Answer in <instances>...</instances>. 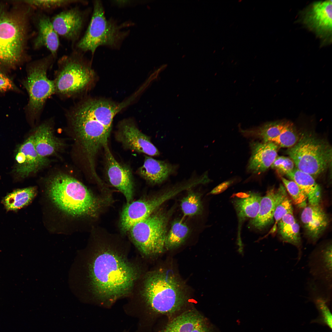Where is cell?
Masks as SVG:
<instances>
[{"label":"cell","instance_id":"6da1fadb","mask_svg":"<svg viewBox=\"0 0 332 332\" xmlns=\"http://www.w3.org/2000/svg\"><path fill=\"white\" fill-rule=\"evenodd\" d=\"M95 236L76 257L71 286L82 300L110 307L129 295L144 272L138 257H130L126 240L103 232Z\"/></svg>","mask_w":332,"mask_h":332},{"label":"cell","instance_id":"7a4b0ae2","mask_svg":"<svg viewBox=\"0 0 332 332\" xmlns=\"http://www.w3.org/2000/svg\"><path fill=\"white\" fill-rule=\"evenodd\" d=\"M124 310L138 320V332H153L160 319H169L193 307L173 273L159 270L144 273L127 297Z\"/></svg>","mask_w":332,"mask_h":332},{"label":"cell","instance_id":"3957f363","mask_svg":"<svg viewBox=\"0 0 332 332\" xmlns=\"http://www.w3.org/2000/svg\"><path fill=\"white\" fill-rule=\"evenodd\" d=\"M34 9L22 1L0 3V71L5 73L30 59L27 45Z\"/></svg>","mask_w":332,"mask_h":332},{"label":"cell","instance_id":"277c9868","mask_svg":"<svg viewBox=\"0 0 332 332\" xmlns=\"http://www.w3.org/2000/svg\"><path fill=\"white\" fill-rule=\"evenodd\" d=\"M46 187L53 204L73 217L96 218L111 201L109 196L94 194L82 183L64 173H57L50 177Z\"/></svg>","mask_w":332,"mask_h":332},{"label":"cell","instance_id":"5b68a950","mask_svg":"<svg viewBox=\"0 0 332 332\" xmlns=\"http://www.w3.org/2000/svg\"><path fill=\"white\" fill-rule=\"evenodd\" d=\"M53 80L55 94L61 99L81 98L92 87L96 74L90 62L77 49L57 61Z\"/></svg>","mask_w":332,"mask_h":332},{"label":"cell","instance_id":"8992f818","mask_svg":"<svg viewBox=\"0 0 332 332\" xmlns=\"http://www.w3.org/2000/svg\"><path fill=\"white\" fill-rule=\"evenodd\" d=\"M55 59L50 54L30 62L27 66V76L22 84L29 97L26 115L32 122L39 119L47 101L55 94L53 81L48 77L47 73Z\"/></svg>","mask_w":332,"mask_h":332},{"label":"cell","instance_id":"52a82bcc","mask_svg":"<svg viewBox=\"0 0 332 332\" xmlns=\"http://www.w3.org/2000/svg\"><path fill=\"white\" fill-rule=\"evenodd\" d=\"M170 214V212L157 210L128 231L131 241L142 257L154 256L164 251Z\"/></svg>","mask_w":332,"mask_h":332},{"label":"cell","instance_id":"ba28073f","mask_svg":"<svg viewBox=\"0 0 332 332\" xmlns=\"http://www.w3.org/2000/svg\"><path fill=\"white\" fill-rule=\"evenodd\" d=\"M100 1L93 2V10L89 25L83 37L77 43V49L90 51L93 55L99 46L118 47L127 34L123 31L124 25H119L105 17Z\"/></svg>","mask_w":332,"mask_h":332},{"label":"cell","instance_id":"9c48e42d","mask_svg":"<svg viewBox=\"0 0 332 332\" xmlns=\"http://www.w3.org/2000/svg\"><path fill=\"white\" fill-rule=\"evenodd\" d=\"M287 153L296 168L314 178L324 172L331 161L330 145L309 134L302 135Z\"/></svg>","mask_w":332,"mask_h":332},{"label":"cell","instance_id":"30bf717a","mask_svg":"<svg viewBox=\"0 0 332 332\" xmlns=\"http://www.w3.org/2000/svg\"><path fill=\"white\" fill-rule=\"evenodd\" d=\"M68 123L78 140L91 175L99 180L95 169V158L99 150L108 144L110 131L80 121H71Z\"/></svg>","mask_w":332,"mask_h":332},{"label":"cell","instance_id":"8fae6325","mask_svg":"<svg viewBox=\"0 0 332 332\" xmlns=\"http://www.w3.org/2000/svg\"><path fill=\"white\" fill-rule=\"evenodd\" d=\"M332 1L315 2L301 12L302 23L321 40L322 44L332 42Z\"/></svg>","mask_w":332,"mask_h":332},{"label":"cell","instance_id":"7c38bea8","mask_svg":"<svg viewBox=\"0 0 332 332\" xmlns=\"http://www.w3.org/2000/svg\"><path fill=\"white\" fill-rule=\"evenodd\" d=\"M209 320L193 306L173 318L161 320L154 332H213Z\"/></svg>","mask_w":332,"mask_h":332},{"label":"cell","instance_id":"4fadbf2b","mask_svg":"<svg viewBox=\"0 0 332 332\" xmlns=\"http://www.w3.org/2000/svg\"><path fill=\"white\" fill-rule=\"evenodd\" d=\"M332 248L331 241L322 245L310 254L308 266L312 279L325 290L332 293Z\"/></svg>","mask_w":332,"mask_h":332},{"label":"cell","instance_id":"5bb4252c","mask_svg":"<svg viewBox=\"0 0 332 332\" xmlns=\"http://www.w3.org/2000/svg\"><path fill=\"white\" fill-rule=\"evenodd\" d=\"M106 175L110 183L124 196L127 203L132 201L134 182L132 173L128 166L117 162L113 155L108 144L103 148Z\"/></svg>","mask_w":332,"mask_h":332},{"label":"cell","instance_id":"9a60e30c","mask_svg":"<svg viewBox=\"0 0 332 332\" xmlns=\"http://www.w3.org/2000/svg\"><path fill=\"white\" fill-rule=\"evenodd\" d=\"M163 203L162 198L156 195L127 203L121 214L119 226L121 231L124 233H128L133 226L149 216Z\"/></svg>","mask_w":332,"mask_h":332},{"label":"cell","instance_id":"2e32d148","mask_svg":"<svg viewBox=\"0 0 332 332\" xmlns=\"http://www.w3.org/2000/svg\"><path fill=\"white\" fill-rule=\"evenodd\" d=\"M15 173L19 177L25 178L35 173L48 165V158L40 156L36 152L33 135L28 137L18 147L15 156Z\"/></svg>","mask_w":332,"mask_h":332},{"label":"cell","instance_id":"e0dca14e","mask_svg":"<svg viewBox=\"0 0 332 332\" xmlns=\"http://www.w3.org/2000/svg\"><path fill=\"white\" fill-rule=\"evenodd\" d=\"M116 136L118 141L126 148L151 156L160 154L150 137L140 131L132 123L124 121L121 123Z\"/></svg>","mask_w":332,"mask_h":332},{"label":"cell","instance_id":"ac0fdd59","mask_svg":"<svg viewBox=\"0 0 332 332\" xmlns=\"http://www.w3.org/2000/svg\"><path fill=\"white\" fill-rule=\"evenodd\" d=\"M85 12L74 7L63 11L51 19L55 31L58 35L72 42L79 39L85 21Z\"/></svg>","mask_w":332,"mask_h":332},{"label":"cell","instance_id":"d6986e66","mask_svg":"<svg viewBox=\"0 0 332 332\" xmlns=\"http://www.w3.org/2000/svg\"><path fill=\"white\" fill-rule=\"evenodd\" d=\"M287 191L280 184L277 189L272 188L268 189L262 197L259 211L257 216L250 221L255 228L262 230L270 224L274 219V214L277 205L287 196Z\"/></svg>","mask_w":332,"mask_h":332},{"label":"cell","instance_id":"ffe728a7","mask_svg":"<svg viewBox=\"0 0 332 332\" xmlns=\"http://www.w3.org/2000/svg\"><path fill=\"white\" fill-rule=\"evenodd\" d=\"M303 209L301 215V222L308 240L314 244L327 227L329 219L320 204H308Z\"/></svg>","mask_w":332,"mask_h":332},{"label":"cell","instance_id":"44dd1931","mask_svg":"<svg viewBox=\"0 0 332 332\" xmlns=\"http://www.w3.org/2000/svg\"><path fill=\"white\" fill-rule=\"evenodd\" d=\"M33 18L37 30V36L33 41L34 49H38L45 47L56 58L60 41L51 19L46 15L40 12L33 15Z\"/></svg>","mask_w":332,"mask_h":332},{"label":"cell","instance_id":"7402d4cb","mask_svg":"<svg viewBox=\"0 0 332 332\" xmlns=\"http://www.w3.org/2000/svg\"><path fill=\"white\" fill-rule=\"evenodd\" d=\"M53 118L45 121L38 126L33 135L35 148L41 156L47 158L61 149L63 142L54 134Z\"/></svg>","mask_w":332,"mask_h":332},{"label":"cell","instance_id":"603a6c76","mask_svg":"<svg viewBox=\"0 0 332 332\" xmlns=\"http://www.w3.org/2000/svg\"><path fill=\"white\" fill-rule=\"evenodd\" d=\"M251 155L247 169L251 173L259 174L271 167L277 156L278 146L271 142L252 141L250 144Z\"/></svg>","mask_w":332,"mask_h":332},{"label":"cell","instance_id":"cb8c5ba5","mask_svg":"<svg viewBox=\"0 0 332 332\" xmlns=\"http://www.w3.org/2000/svg\"><path fill=\"white\" fill-rule=\"evenodd\" d=\"M176 167L164 160H157L144 156V164L138 169L140 176L152 185L161 184L175 172Z\"/></svg>","mask_w":332,"mask_h":332},{"label":"cell","instance_id":"d4e9b609","mask_svg":"<svg viewBox=\"0 0 332 332\" xmlns=\"http://www.w3.org/2000/svg\"><path fill=\"white\" fill-rule=\"evenodd\" d=\"M307 288L309 298L314 303L319 313V319L316 320L331 329L332 315L329 308L331 293L312 278L308 280Z\"/></svg>","mask_w":332,"mask_h":332},{"label":"cell","instance_id":"484cf974","mask_svg":"<svg viewBox=\"0 0 332 332\" xmlns=\"http://www.w3.org/2000/svg\"><path fill=\"white\" fill-rule=\"evenodd\" d=\"M294 181L306 195L308 204L313 205H319L321 200V191L315 178L310 174L294 168L287 175Z\"/></svg>","mask_w":332,"mask_h":332},{"label":"cell","instance_id":"4316f807","mask_svg":"<svg viewBox=\"0 0 332 332\" xmlns=\"http://www.w3.org/2000/svg\"><path fill=\"white\" fill-rule=\"evenodd\" d=\"M278 234L283 242L290 244L298 250L297 262L300 260L302 253V241L299 224L293 214L285 215L277 223Z\"/></svg>","mask_w":332,"mask_h":332},{"label":"cell","instance_id":"83f0119b","mask_svg":"<svg viewBox=\"0 0 332 332\" xmlns=\"http://www.w3.org/2000/svg\"><path fill=\"white\" fill-rule=\"evenodd\" d=\"M290 122L286 121L269 122L257 127L240 130L246 136L258 138L264 142H271L280 135Z\"/></svg>","mask_w":332,"mask_h":332},{"label":"cell","instance_id":"f1b7e54d","mask_svg":"<svg viewBox=\"0 0 332 332\" xmlns=\"http://www.w3.org/2000/svg\"><path fill=\"white\" fill-rule=\"evenodd\" d=\"M36 193V189L34 187L18 189L7 195L2 202L7 210H16L30 204Z\"/></svg>","mask_w":332,"mask_h":332},{"label":"cell","instance_id":"f546056e","mask_svg":"<svg viewBox=\"0 0 332 332\" xmlns=\"http://www.w3.org/2000/svg\"><path fill=\"white\" fill-rule=\"evenodd\" d=\"M249 194L248 197L237 198L234 201L235 207L240 219L254 218L258 213L262 197L257 193Z\"/></svg>","mask_w":332,"mask_h":332},{"label":"cell","instance_id":"4dcf8cb0","mask_svg":"<svg viewBox=\"0 0 332 332\" xmlns=\"http://www.w3.org/2000/svg\"><path fill=\"white\" fill-rule=\"evenodd\" d=\"M189 232L188 227L182 220L173 222L166 236L165 249H172L181 245L187 239Z\"/></svg>","mask_w":332,"mask_h":332},{"label":"cell","instance_id":"1f68e13d","mask_svg":"<svg viewBox=\"0 0 332 332\" xmlns=\"http://www.w3.org/2000/svg\"><path fill=\"white\" fill-rule=\"evenodd\" d=\"M190 189L188 195L183 198L181 202L180 206L182 211L185 216H192L201 214L203 207L200 196L199 193Z\"/></svg>","mask_w":332,"mask_h":332},{"label":"cell","instance_id":"d6a6232c","mask_svg":"<svg viewBox=\"0 0 332 332\" xmlns=\"http://www.w3.org/2000/svg\"><path fill=\"white\" fill-rule=\"evenodd\" d=\"M23 1L34 9L44 10H52L73 4L87 3L86 1L77 0H31Z\"/></svg>","mask_w":332,"mask_h":332},{"label":"cell","instance_id":"836d02e7","mask_svg":"<svg viewBox=\"0 0 332 332\" xmlns=\"http://www.w3.org/2000/svg\"><path fill=\"white\" fill-rule=\"evenodd\" d=\"M281 180L295 204L300 208H305L307 205L308 200L305 193L294 181L282 177Z\"/></svg>","mask_w":332,"mask_h":332},{"label":"cell","instance_id":"e575fe53","mask_svg":"<svg viewBox=\"0 0 332 332\" xmlns=\"http://www.w3.org/2000/svg\"><path fill=\"white\" fill-rule=\"evenodd\" d=\"M299 137L293 124L290 122L285 129L271 141L278 147L290 148L298 141Z\"/></svg>","mask_w":332,"mask_h":332},{"label":"cell","instance_id":"d590c367","mask_svg":"<svg viewBox=\"0 0 332 332\" xmlns=\"http://www.w3.org/2000/svg\"><path fill=\"white\" fill-rule=\"evenodd\" d=\"M293 214V209L291 202L287 196L284 199L277 205L274 214L275 224L270 232L273 233L277 229L278 222L285 215Z\"/></svg>","mask_w":332,"mask_h":332},{"label":"cell","instance_id":"8d00e7d4","mask_svg":"<svg viewBox=\"0 0 332 332\" xmlns=\"http://www.w3.org/2000/svg\"><path fill=\"white\" fill-rule=\"evenodd\" d=\"M292 160L287 157L277 156L271 167L281 174L287 175L294 169Z\"/></svg>","mask_w":332,"mask_h":332},{"label":"cell","instance_id":"74e56055","mask_svg":"<svg viewBox=\"0 0 332 332\" xmlns=\"http://www.w3.org/2000/svg\"><path fill=\"white\" fill-rule=\"evenodd\" d=\"M18 89L11 79L5 73L0 71V93L18 91Z\"/></svg>","mask_w":332,"mask_h":332},{"label":"cell","instance_id":"f35d334b","mask_svg":"<svg viewBox=\"0 0 332 332\" xmlns=\"http://www.w3.org/2000/svg\"><path fill=\"white\" fill-rule=\"evenodd\" d=\"M233 182L232 180L224 182L214 188L209 194H216L221 193L226 190Z\"/></svg>","mask_w":332,"mask_h":332}]
</instances>
